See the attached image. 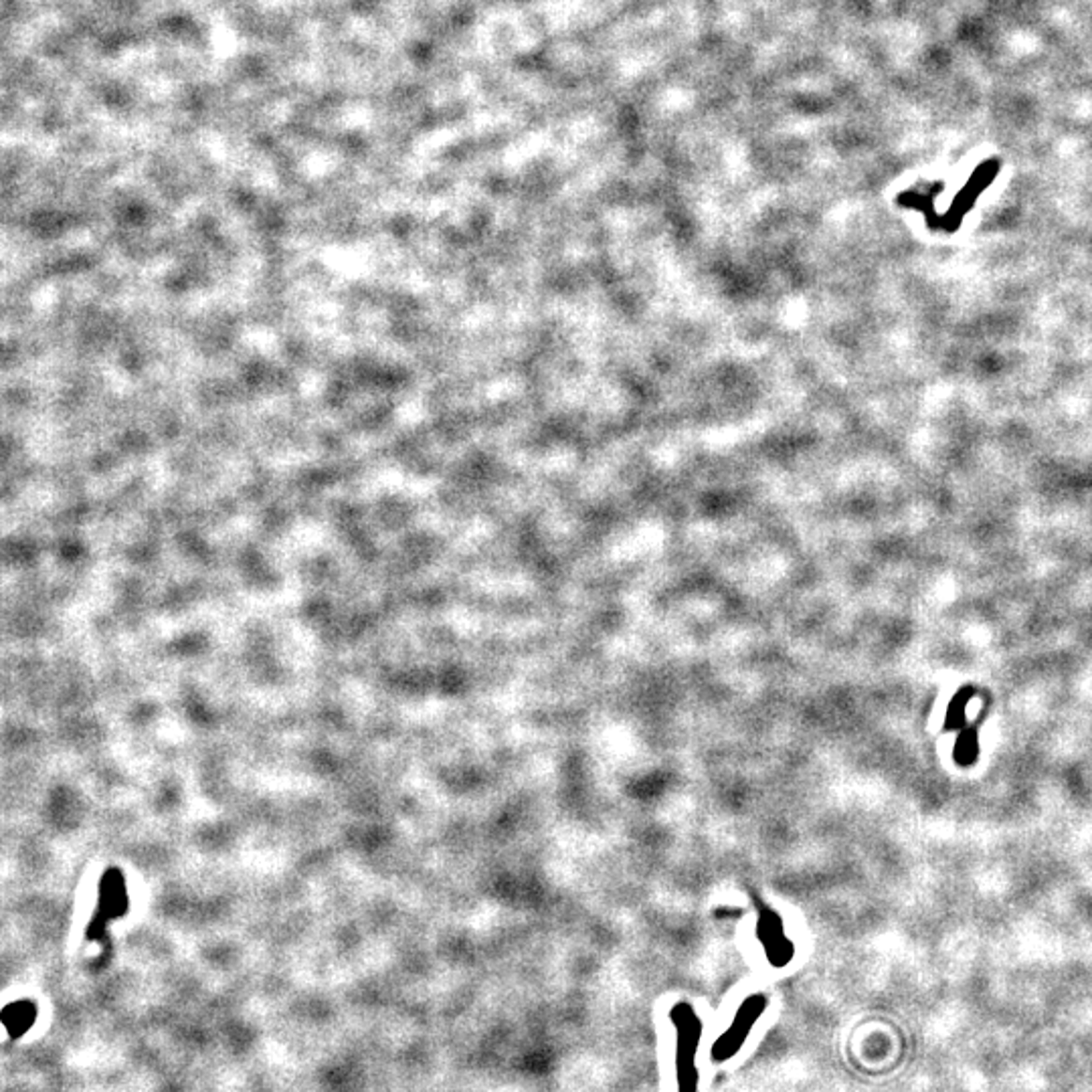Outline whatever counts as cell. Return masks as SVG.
Wrapping results in <instances>:
<instances>
[{"label":"cell","mask_w":1092,"mask_h":1092,"mask_svg":"<svg viewBox=\"0 0 1092 1092\" xmlns=\"http://www.w3.org/2000/svg\"><path fill=\"white\" fill-rule=\"evenodd\" d=\"M676 1030V1083L677 1092H698L700 1072L696 1056L702 1040V1020L688 1001H677L670 1010Z\"/></svg>","instance_id":"6da1fadb"},{"label":"cell","mask_w":1092,"mask_h":1092,"mask_svg":"<svg viewBox=\"0 0 1092 1092\" xmlns=\"http://www.w3.org/2000/svg\"><path fill=\"white\" fill-rule=\"evenodd\" d=\"M767 1010V997L755 994L747 997L743 1003H740V1008L735 1015V1020L731 1024V1027L714 1041V1046L710 1050V1058L714 1062H728L731 1058H735L736 1054L740 1052V1048L745 1046V1041L749 1040L752 1027L759 1022L761 1015Z\"/></svg>","instance_id":"7a4b0ae2"},{"label":"cell","mask_w":1092,"mask_h":1092,"mask_svg":"<svg viewBox=\"0 0 1092 1092\" xmlns=\"http://www.w3.org/2000/svg\"><path fill=\"white\" fill-rule=\"evenodd\" d=\"M759 923H761L759 925V937L763 939L771 963L773 965H785L791 959L794 947H791L789 940L783 937L779 919L767 912V914H763V919Z\"/></svg>","instance_id":"3957f363"}]
</instances>
